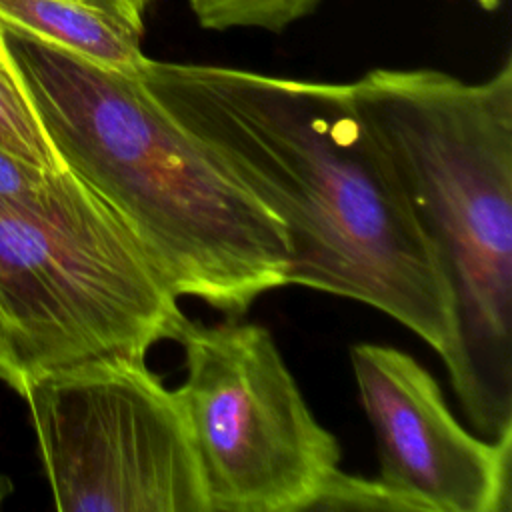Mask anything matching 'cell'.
Returning a JSON list of instances; mask_svg holds the SVG:
<instances>
[{
	"mask_svg": "<svg viewBox=\"0 0 512 512\" xmlns=\"http://www.w3.org/2000/svg\"><path fill=\"white\" fill-rule=\"evenodd\" d=\"M138 76L280 220L286 284L368 304L450 366L448 280L348 84L150 58Z\"/></svg>",
	"mask_w": 512,
	"mask_h": 512,
	"instance_id": "6da1fadb",
	"label": "cell"
},
{
	"mask_svg": "<svg viewBox=\"0 0 512 512\" xmlns=\"http://www.w3.org/2000/svg\"><path fill=\"white\" fill-rule=\"evenodd\" d=\"M0 50L58 162L116 212L178 298L236 318L286 286L280 220L138 74L2 20Z\"/></svg>",
	"mask_w": 512,
	"mask_h": 512,
	"instance_id": "7a4b0ae2",
	"label": "cell"
},
{
	"mask_svg": "<svg viewBox=\"0 0 512 512\" xmlns=\"http://www.w3.org/2000/svg\"><path fill=\"white\" fill-rule=\"evenodd\" d=\"M348 86L448 280L452 388L498 438L512 430V60L484 82L378 68Z\"/></svg>",
	"mask_w": 512,
	"mask_h": 512,
	"instance_id": "3957f363",
	"label": "cell"
},
{
	"mask_svg": "<svg viewBox=\"0 0 512 512\" xmlns=\"http://www.w3.org/2000/svg\"><path fill=\"white\" fill-rule=\"evenodd\" d=\"M184 320L132 232L66 166L0 202V380L16 392L78 362L146 358Z\"/></svg>",
	"mask_w": 512,
	"mask_h": 512,
	"instance_id": "277c9868",
	"label": "cell"
},
{
	"mask_svg": "<svg viewBox=\"0 0 512 512\" xmlns=\"http://www.w3.org/2000/svg\"><path fill=\"white\" fill-rule=\"evenodd\" d=\"M176 392L208 512H304L340 470V444L308 408L272 334L184 320Z\"/></svg>",
	"mask_w": 512,
	"mask_h": 512,
	"instance_id": "5b68a950",
	"label": "cell"
},
{
	"mask_svg": "<svg viewBox=\"0 0 512 512\" xmlns=\"http://www.w3.org/2000/svg\"><path fill=\"white\" fill-rule=\"evenodd\" d=\"M44 472L60 512H208L176 398L138 356H102L28 378Z\"/></svg>",
	"mask_w": 512,
	"mask_h": 512,
	"instance_id": "8992f818",
	"label": "cell"
},
{
	"mask_svg": "<svg viewBox=\"0 0 512 512\" xmlns=\"http://www.w3.org/2000/svg\"><path fill=\"white\" fill-rule=\"evenodd\" d=\"M360 404L374 428L378 482L404 510L508 512L512 430L470 434L438 382L410 354L382 344L352 346Z\"/></svg>",
	"mask_w": 512,
	"mask_h": 512,
	"instance_id": "52a82bcc",
	"label": "cell"
},
{
	"mask_svg": "<svg viewBox=\"0 0 512 512\" xmlns=\"http://www.w3.org/2000/svg\"><path fill=\"white\" fill-rule=\"evenodd\" d=\"M0 20L96 64L138 74L144 26L86 0H0Z\"/></svg>",
	"mask_w": 512,
	"mask_h": 512,
	"instance_id": "ba28073f",
	"label": "cell"
},
{
	"mask_svg": "<svg viewBox=\"0 0 512 512\" xmlns=\"http://www.w3.org/2000/svg\"><path fill=\"white\" fill-rule=\"evenodd\" d=\"M320 0H188L202 28H264L278 32L316 8Z\"/></svg>",
	"mask_w": 512,
	"mask_h": 512,
	"instance_id": "9c48e42d",
	"label": "cell"
},
{
	"mask_svg": "<svg viewBox=\"0 0 512 512\" xmlns=\"http://www.w3.org/2000/svg\"><path fill=\"white\" fill-rule=\"evenodd\" d=\"M0 146L34 164L60 166L8 66H0Z\"/></svg>",
	"mask_w": 512,
	"mask_h": 512,
	"instance_id": "30bf717a",
	"label": "cell"
},
{
	"mask_svg": "<svg viewBox=\"0 0 512 512\" xmlns=\"http://www.w3.org/2000/svg\"><path fill=\"white\" fill-rule=\"evenodd\" d=\"M312 510H404L378 482L338 470L314 502Z\"/></svg>",
	"mask_w": 512,
	"mask_h": 512,
	"instance_id": "8fae6325",
	"label": "cell"
},
{
	"mask_svg": "<svg viewBox=\"0 0 512 512\" xmlns=\"http://www.w3.org/2000/svg\"><path fill=\"white\" fill-rule=\"evenodd\" d=\"M50 170L0 146V202L28 198L38 190Z\"/></svg>",
	"mask_w": 512,
	"mask_h": 512,
	"instance_id": "7c38bea8",
	"label": "cell"
},
{
	"mask_svg": "<svg viewBox=\"0 0 512 512\" xmlns=\"http://www.w3.org/2000/svg\"><path fill=\"white\" fill-rule=\"evenodd\" d=\"M104 10H110L118 16H124L140 26H144V12L152 0H86Z\"/></svg>",
	"mask_w": 512,
	"mask_h": 512,
	"instance_id": "4fadbf2b",
	"label": "cell"
},
{
	"mask_svg": "<svg viewBox=\"0 0 512 512\" xmlns=\"http://www.w3.org/2000/svg\"><path fill=\"white\" fill-rule=\"evenodd\" d=\"M14 492V484L6 474H0V508L8 500V496Z\"/></svg>",
	"mask_w": 512,
	"mask_h": 512,
	"instance_id": "5bb4252c",
	"label": "cell"
},
{
	"mask_svg": "<svg viewBox=\"0 0 512 512\" xmlns=\"http://www.w3.org/2000/svg\"><path fill=\"white\" fill-rule=\"evenodd\" d=\"M484 10H496L500 6V0H476Z\"/></svg>",
	"mask_w": 512,
	"mask_h": 512,
	"instance_id": "9a60e30c",
	"label": "cell"
},
{
	"mask_svg": "<svg viewBox=\"0 0 512 512\" xmlns=\"http://www.w3.org/2000/svg\"><path fill=\"white\" fill-rule=\"evenodd\" d=\"M0 66H6V62H4V56H2V50H0Z\"/></svg>",
	"mask_w": 512,
	"mask_h": 512,
	"instance_id": "2e32d148",
	"label": "cell"
}]
</instances>
